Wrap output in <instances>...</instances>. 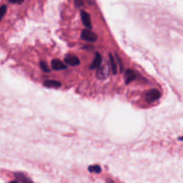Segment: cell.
Segmentation results:
<instances>
[{
    "label": "cell",
    "instance_id": "15",
    "mask_svg": "<svg viewBox=\"0 0 183 183\" xmlns=\"http://www.w3.org/2000/svg\"><path fill=\"white\" fill-rule=\"evenodd\" d=\"M7 7L6 5H3L0 7V21L3 19V17L5 16L6 13H7Z\"/></svg>",
    "mask_w": 183,
    "mask_h": 183
},
{
    "label": "cell",
    "instance_id": "5",
    "mask_svg": "<svg viewBox=\"0 0 183 183\" xmlns=\"http://www.w3.org/2000/svg\"><path fill=\"white\" fill-rule=\"evenodd\" d=\"M64 62L69 65V66H76L78 65H80V59L76 56L73 55H67L64 57Z\"/></svg>",
    "mask_w": 183,
    "mask_h": 183
},
{
    "label": "cell",
    "instance_id": "8",
    "mask_svg": "<svg viewBox=\"0 0 183 183\" xmlns=\"http://www.w3.org/2000/svg\"><path fill=\"white\" fill-rule=\"evenodd\" d=\"M136 78V74L132 69H127L124 73V80H125V84L128 85L130 82H132L133 80Z\"/></svg>",
    "mask_w": 183,
    "mask_h": 183
},
{
    "label": "cell",
    "instance_id": "7",
    "mask_svg": "<svg viewBox=\"0 0 183 183\" xmlns=\"http://www.w3.org/2000/svg\"><path fill=\"white\" fill-rule=\"evenodd\" d=\"M51 66L54 70H63L67 68V66L59 59H53L51 62Z\"/></svg>",
    "mask_w": 183,
    "mask_h": 183
},
{
    "label": "cell",
    "instance_id": "9",
    "mask_svg": "<svg viewBox=\"0 0 183 183\" xmlns=\"http://www.w3.org/2000/svg\"><path fill=\"white\" fill-rule=\"evenodd\" d=\"M43 85L47 88H59L61 87V83L55 80H46L43 83Z\"/></svg>",
    "mask_w": 183,
    "mask_h": 183
},
{
    "label": "cell",
    "instance_id": "16",
    "mask_svg": "<svg viewBox=\"0 0 183 183\" xmlns=\"http://www.w3.org/2000/svg\"><path fill=\"white\" fill-rule=\"evenodd\" d=\"M9 2L12 4H22L24 2V0H9Z\"/></svg>",
    "mask_w": 183,
    "mask_h": 183
},
{
    "label": "cell",
    "instance_id": "12",
    "mask_svg": "<svg viewBox=\"0 0 183 183\" xmlns=\"http://www.w3.org/2000/svg\"><path fill=\"white\" fill-rule=\"evenodd\" d=\"M89 172H94V173H99L101 172V167L99 165L96 164V165H90L88 168Z\"/></svg>",
    "mask_w": 183,
    "mask_h": 183
},
{
    "label": "cell",
    "instance_id": "18",
    "mask_svg": "<svg viewBox=\"0 0 183 183\" xmlns=\"http://www.w3.org/2000/svg\"><path fill=\"white\" fill-rule=\"evenodd\" d=\"M84 49H87V50H93L94 49V47L92 45H85L83 46Z\"/></svg>",
    "mask_w": 183,
    "mask_h": 183
},
{
    "label": "cell",
    "instance_id": "19",
    "mask_svg": "<svg viewBox=\"0 0 183 183\" xmlns=\"http://www.w3.org/2000/svg\"><path fill=\"white\" fill-rule=\"evenodd\" d=\"M106 182L107 183H115L114 182V181H113V180H111V179H107V180H106Z\"/></svg>",
    "mask_w": 183,
    "mask_h": 183
},
{
    "label": "cell",
    "instance_id": "4",
    "mask_svg": "<svg viewBox=\"0 0 183 183\" xmlns=\"http://www.w3.org/2000/svg\"><path fill=\"white\" fill-rule=\"evenodd\" d=\"M81 20H82V23H83L84 26L87 27L89 30L92 29L91 20H90V16L89 15V13H87L84 10H81Z\"/></svg>",
    "mask_w": 183,
    "mask_h": 183
},
{
    "label": "cell",
    "instance_id": "3",
    "mask_svg": "<svg viewBox=\"0 0 183 183\" xmlns=\"http://www.w3.org/2000/svg\"><path fill=\"white\" fill-rule=\"evenodd\" d=\"M98 77L100 79H105L109 75V66L106 64V65H101L100 67L98 68Z\"/></svg>",
    "mask_w": 183,
    "mask_h": 183
},
{
    "label": "cell",
    "instance_id": "11",
    "mask_svg": "<svg viewBox=\"0 0 183 183\" xmlns=\"http://www.w3.org/2000/svg\"><path fill=\"white\" fill-rule=\"evenodd\" d=\"M15 177L16 179H17V181H20V182L22 183H33V181H31V179L29 178V177H27L26 175H24L23 173H20V172H18V173H15Z\"/></svg>",
    "mask_w": 183,
    "mask_h": 183
},
{
    "label": "cell",
    "instance_id": "6",
    "mask_svg": "<svg viewBox=\"0 0 183 183\" xmlns=\"http://www.w3.org/2000/svg\"><path fill=\"white\" fill-rule=\"evenodd\" d=\"M102 65V57L98 52H96L95 57L92 61V64L90 65V69H97L100 67V66Z\"/></svg>",
    "mask_w": 183,
    "mask_h": 183
},
{
    "label": "cell",
    "instance_id": "20",
    "mask_svg": "<svg viewBox=\"0 0 183 183\" xmlns=\"http://www.w3.org/2000/svg\"><path fill=\"white\" fill-rule=\"evenodd\" d=\"M10 183H18V182H17V181H11Z\"/></svg>",
    "mask_w": 183,
    "mask_h": 183
},
{
    "label": "cell",
    "instance_id": "2",
    "mask_svg": "<svg viewBox=\"0 0 183 183\" xmlns=\"http://www.w3.org/2000/svg\"><path fill=\"white\" fill-rule=\"evenodd\" d=\"M81 39L86 41H89V42H94L98 40V36L97 34H95L94 32H91L89 29H84L81 32Z\"/></svg>",
    "mask_w": 183,
    "mask_h": 183
},
{
    "label": "cell",
    "instance_id": "17",
    "mask_svg": "<svg viewBox=\"0 0 183 183\" xmlns=\"http://www.w3.org/2000/svg\"><path fill=\"white\" fill-rule=\"evenodd\" d=\"M74 2H75V5H76L77 7H82L83 6L82 0H74Z\"/></svg>",
    "mask_w": 183,
    "mask_h": 183
},
{
    "label": "cell",
    "instance_id": "10",
    "mask_svg": "<svg viewBox=\"0 0 183 183\" xmlns=\"http://www.w3.org/2000/svg\"><path fill=\"white\" fill-rule=\"evenodd\" d=\"M109 59H110V65H111V69L114 75H116L118 73V68H117V62L115 57L113 56V54H109Z\"/></svg>",
    "mask_w": 183,
    "mask_h": 183
},
{
    "label": "cell",
    "instance_id": "14",
    "mask_svg": "<svg viewBox=\"0 0 183 183\" xmlns=\"http://www.w3.org/2000/svg\"><path fill=\"white\" fill-rule=\"evenodd\" d=\"M39 66H40V68L42 69V71L43 72H45V73H49V72H50L49 66L46 65V62H44V61H41V62L39 63Z\"/></svg>",
    "mask_w": 183,
    "mask_h": 183
},
{
    "label": "cell",
    "instance_id": "13",
    "mask_svg": "<svg viewBox=\"0 0 183 183\" xmlns=\"http://www.w3.org/2000/svg\"><path fill=\"white\" fill-rule=\"evenodd\" d=\"M115 58H116V60H117V62H118V65H119V66H120V72L122 73L124 70V66H123V63H122V58L120 57V56L117 54V53H115Z\"/></svg>",
    "mask_w": 183,
    "mask_h": 183
},
{
    "label": "cell",
    "instance_id": "1",
    "mask_svg": "<svg viewBox=\"0 0 183 183\" xmlns=\"http://www.w3.org/2000/svg\"><path fill=\"white\" fill-rule=\"evenodd\" d=\"M161 97V93L157 89H151L146 94V101L149 103L157 101Z\"/></svg>",
    "mask_w": 183,
    "mask_h": 183
}]
</instances>
